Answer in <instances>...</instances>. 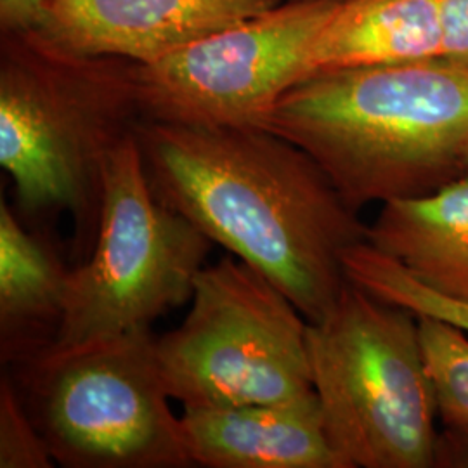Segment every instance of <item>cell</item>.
Listing matches in <instances>:
<instances>
[{
    "mask_svg": "<svg viewBox=\"0 0 468 468\" xmlns=\"http://www.w3.org/2000/svg\"><path fill=\"white\" fill-rule=\"evenodd\" d=\"M183 410L193 467L338 468L316 392L295 401Z\"/></svg>",
    "mask_w": 468,
    "mask_h": 468,
    "instance_id": "30bf717a",
    "label": "cell"
},
{
    "mask_svg": "<svg viewBox=\"0 0 468 468\" xmlns=\"http://www.w3.org/2000/svg\"><path fill=\"white\" fill-rule=\"evenodd\" d=\"M465 165H467L468 168V143L467 146H465Z\"/></svg>",
    "mask_w": 468,
    "mask_h": 468,
    "instance_id": "ffe728a7",
    "label": "cell"
},
{
    "mask_svg": "<svg viewBox=\"0 0 468 468\" xmlns=\"http://www.w3.org/2000/svg\"><path fill=\"white\" fill-rule=\"evenodd\" d=\"M441 58L468 67V0H442Z\"/></svg>",
    "mask_w": 468,
    "mask_h": 468,
    "instance_id": "e0dca14e",
    "label": "cell"
},
{
    "mask_svg": "<svg viewBox=\"0 0 468 468\" xmlns=\"http://www.w3.org/2000/svg\"><path fill=\"white\" fill-rule=\"evenodd\" d=\"M49 5L50 0H0V34L38 32Z\"/></svg>",
    "mask_w": 468,
    "mask_h": 468,
    "instance_id": "ac0fdd59",
    "label": "cell"
},
{
    "mask_svg": "<svg viewBox=\"0 0 468 468\" xmlns=\"http://www.w3.org/2000/svg\"><path fill=\"white\" fill-rule=\"evenodd\" d=\"M367 241L429 290L468 303V174L427 197L382 203Z\"/></svg>",
    "mask_w": 468,
    "mask_h": 468,
    "instance_id": "7c38bea8",
    "label": "cell"
},
{
    "mask_svg": "<svg viewBox=\"0 0 468 468\" xmlns=\"http://www.w3.org/2000/svg\"><path fill=\"white\" fill-rule=\"evenodd\" d=\"M425 365L442 425H468V334L432 316H417Z\"/></svg>",
    "mask_w": 468,
    "mask_h": 468,
    "instance_id": "9a60e30c",
    "label": "cell"
},
{
    "mask_svg": "<svg viewBox=\"0 0 468 468\" xmlns=\"http://www.w3.org/2000/svg\"><path fill=\"white\" fill-rule=\"evenodd\" d=\"M347 280L380 301L399 305L417 316L452 323L468 334V303L446 299L420 283L398 261L361 241L346 251Z\"/></svg>",
    "mask_w": 468,
    "mask_h": 468,
    "instance_id": "5bb4252c",
    "label": "cell"
},
{
    "mask_svg": "<svg viewBox=\"0 0 468 468\" xmlns=\"http://www.w3.org/2000/svg\"><path fill=\"white\" fill-rule=\"evenodd\" d=\"M212 241L151 191L129 135L102 168L98 231L69 271L61 328L48 352L69 351L141 328L191 301Z\"/></svg>",
    "mask_w": 468,
    "mask_h": 468,
    "instance_id": "8992f818",
    "label": "cell"
},
{
    "mask_svg": "<svg viewBox=\"0 0 468 468\" xmlns=\"http://www.w3.org/2000/svg\"><path fill=\"white\" fill-rule=\"evenodd\" d=\"M154 197L212 243L276 284L309 323L349 283L344 255L367 224L324 170L264 127L141 120L135 127Z\"/></svg>",
    "mask_w": 468,
    "mask_h": 468,
    "instance_id": "6da1fadb",
    "label": "cell"
},
{
    "mask_svg": "<svg viewBox=\"0 0 468 468\" xmlns=\"http://www.w3.org/2000/svg\"><path fill=\"white\" fill-rule=\"evenodd\" d=\"M264 129L305 151L357 212L427 197L468 174V67L427 58L321 69Z\"/></svg>",
    "mask_w": 468,
    "mask_h": 468,
    "instance_id": "7a4b0ae2",
    "label": "cell"
},
{
    "mask_svg": "<svg viewBox=\"0 0 468 468\" xmlns=\"http://www.w3.org/2000/svg\"><path fill=\"white\" fill-rule=\"evenodd\" d=\"M432 468H468V425H442L437 431Z\"/></svg>",
    "mask_w": 468,
    "mask_h": 468,
    "instance_id": "d6986e66",
    "label": "cell"
},
{
    "mask_svg": "<svg viewBox=\"0 0 468 468\" xmlns=\"http://www.w3.org/2000/svg\"><path fill=\"white\" fill-rule=\"evenodd\" d=\"M54 458L11 375L0 380V468H50Z\"/></svg>",
    "mask_w": 468,
    "mask_h": 468,
    "instance_id": "2e32d148",
    "label": "cell"
},
{
    "mask_svg": "<svg viewBox=\"0 0 468 468\" xmlns=\"http://www.w3.org/2000/svg\"><path fill=\"white\" fill-rule=\"evenodd\" d=\"M133 61L82 56L38 32L2 35L0 165L19 216L68 214L92 249L102 168L143 120Z\"/></svg>",
    "mask_w": 468,
    "mask_h": 468,
    "instance_id": "3957f363",
    "label": "cell"
},
{
    "mask_svg": "<svg viewBox=\"0 0 468 468\" xmlns=\"http://www.w3.org/2000/svg\"><path fill=\"white\" fill-rule=\"evenodd\" d=\"M340 2L282 0L164 59L135 65L143 120L264 127L278 101L311 75V54Z\"/></svg>",
    "mask_w": 468,
    "mask_h": 468,
    "instance_id": "ba28073f",
    "label": "cell"
},
{
    "mask_svg": "<svg viewBox=\"0 0 468 468\" xmlns=\"http://www.w3.org/2000/svg\"><path fill=\"white\" fill-rule=\"evenodd\" d=\"M71 269L50 238L0 200V361L25 367L49 351L61 328Z\"/></svg>",
    "mask_w": 468,
    "mask_h": 468,
    "instance_id": "8fae6325",
    "label": "cell"
},
{
    "mask_svg": "<svg viewBox=\"0 0 468 468\" xmlns=\"http://www.w3.org/2000/svg\"><path fill=\"white\" fill-rule=\"evenodd\" d=\"M282 0H50L38 34L61 49L137 65L164 59Z\"/></svg>",
    "mask_w": 468,
    "mask_h": 468,
    "instance_id": "9c48e42d",
    "label": "cell"
},
{
    "mask_svg": "<svg viewBox=\"0 0 468 468\" xmlns=\"http://www.w3.org/2000/svg\"><path fill=\"white\" fill-rule=\"evenodd\" d=\"M307 356L338 468H432L439 415L417 314L349 282L307 323Z\"/></svg>",
    "mask_w": 468,
    "mask_h": 468,
    "instance_id": "277c9868",
    "label": "cell"
},
{
    "mask_svg": "<svg viewBox=\"0 0 468 468\" xmlns=\"http://www.w3.org/2000/svg\"><path fill=\"white\" fill-rule=\"evenodd\" d=\"M336 2H347V0H336Z\"/></svg>",
    "mask_w": 468,
    "mask_h": 468,
    "instance_id": "44dd1931",
    "label": "cell"
},
{
    "mask_svg": "<svg viewBox=\"0 0 468 468\" xmlns=\"http://www.w3.org/2000/svg\"><path fill=\"white\" fill-rule=\"evenodd\" d=\"M442 0H347L324 25L311 75L332 68L441 58Z\"/></svg>",
    "mask_w": 468,
    "mask_h": 468,
    "instance_id": "4fadbf2b",
    "label": "cell"
},
{
    "mask_svg": "<svg viewBox=\"0 0 468 468\" xmlns=\"http://www.w3.org/2000/svg\"><path fill=\"white\" fill-rule=\"evenodd\" d=\"M181 326L156 336L170 399L183 408L295 401L314 392L307 319L234 255L198 272Z\"/></svg>",
    "mask_w": 468,
    "mask_h": 468,
    "instance_id": "52a82bcc",
    "label": "cell"
},
{
    "mask_svg": "<svg viewBox=\"0 0 468 468\" xmlns=\"http://www.w3.org/2000/svg\"><path fill=\"white\" fill-rule=\"evenodd\" d=\"M11 371L58 465L193 467L151 328L46 352Z\"/></svg>",
    "mask_w": 468,
    "mask_h": 468,
    "instance_id": "5b68a950",
    "label": "cell"
}]
</instances>
